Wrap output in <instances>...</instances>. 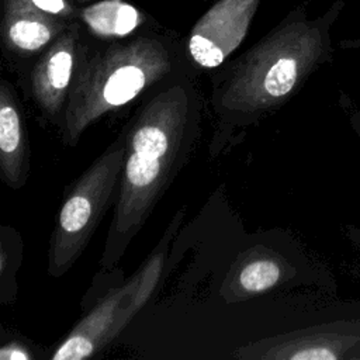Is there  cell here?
Segmentation results:
<instances>
[{
    "label": "cell",
    "mask_w": 360,
    "mask_h": 360,
    "mask_svg": "<svg viewBox=\"0 0 360 360\" xmlns=\"http://www.w3.org/2000/svg\"><path fill=\"white\" fill-rule=\"evenodd\" d=\"M195 110L180 86L155 96L127 132V150L112 221L101 256L104 269L115 266L139 232L191 148Z\"/></svg>",
    "instance_id": "1"
},
{
    "label": "cell",
    "mask_w": 360,
    "mask_h": 360,
    "mask_svg": "<svg viewBox=\"0 0 360 360\" xmlns=\"http://www.w3.org/2000/svg\"><path fill=\"white\" fill-rule=\"evenodd\" d=\"M345 3L336 0L316 20L298 13L239 65L218 97V105L225 112L257 115L287 103L321 65L332 62L330 28Z\"/></svg>",
    "instance_id": "2"
},
{
    "label": "cell",
    "mask_w": 360,
    "mask_h": 360,
    "mask_svg": "<svg viewBox=\"0 0 360 360\" xmlns=\"http://www.w3.org/2000/svg\"><path fill=\"white\" fill-rule=\"evenodd\" d=\"M166 68V58L149 45L129 46L93 62L79 75L68 96L65 142L73 146L86 128L136 98Z\"/></svg>",
    "instance_id": "3"
},
{
    "label": "cell",
    "mask_w": 360,
    "mask_h": 360,
    "mask_svg": "<svg viewBox=\"0 0 360 360\" xmlns=\"http://www.w3.org/2000/svg\"><path fill=\"white\" fill-rule=\"evenodd\" d=\"M127 150L120 136L73 184L59 210L51 236L48 271L60 277L76 263L118 191Z\"/></svg>",
    "instance_id": "4"
},
{
    "label": "cell",
    "mask_w": 360,
    "mask_h": 360,
    "mask_svg": "<svg viewBox=\"0 0 360 360\" xmlns=\"http://www.w3.org/2000/svg\"><path fill=\"white\" fill-rule=\"evenodd\" d=\"M271 360H360V319H340L294 330L238 353Z\"/></svg>",
    "instance_id": "5"
},
{
    "label": "cell",
    "mask_w": 360,
    "mask_h": 360,
    "mask_svg": "<svg viewBox=\"0 0 360 360\" xmlns=\"http://www.w3.org/2000/svg\"><path fill=\"white\" fill-rule=\"evenodd\" d=\"M138 283L135 274L124 285L111 290L56 347L52 360H83L101 350L131 321L129 302Z\"/></svg>",
    "instance_id": "6"
},
{
    "label": "cell",
    "mask_w": 360,
    "mask_h": 360,
    "mask_svg": "<svg viewBox=\"0 0 360 360\" xmlns=\"http://www.w3.org/2000/svg\"><path fill=\"white\" fill-rule=\"evenodd\" d=\"M231 6L212 10L190 38L188 51L202 68L219 66L246 32L250 14L246 11L248 6L242 11H236L235 4Z\"/></svg>",
    "instance_id": "7"
},
{
    "label": "cell",
    "mask_w": 360,
    "mask_h": 360,
    "mask_svg": "<svg viewBox=\"0 0 360 360\" xmlns=\"http://www.w3.org/2000/svg\"><path fill=\"white\" fill-rule=\"evenodd\" d=\"M0 170L4 183L14 190L25 184L30 172L24 115L6 80L0 87Z\"/></svg>",
    "instance_id": "8"
},
{
    "label": "cell",
    "mask_w": 360,
    "mask_h": 360,
    "mask_svg": "<svg viewBox=\"0 0 360 360\" xmlns=\"http://www.w3.org/2000/svg\"><path fill=\"white\" fill-rule=\"evenodd\" d=\"M73 73L70 46H58L35 69L32 75V97L44 115L53 118L68 100V89Z\"/></svg>",
    "instance_id": "9"
},
{
    "label": "cell",
    "mask_w": 360,
    "mask_h": 360,
    "mask_svg": "<svg viewBox=\"0 0 360 360\" xmlns=\"http://www.w3.org/2000/svg\"><path fill=\"white\" fill-rule=\"evenodd\" d=\"M298 274L295 263H288L284 257L256 259L245 264L238 276V283L245 292H263L280 281L294 278Z\"/></svg>",
    "instance_id": "10"
},
{
    "label": "cell",
    "mask_w": 360,
    "mask_h": 360,
    "mask_svg": "<svg viewBox=\"0 0 360 360\" xmlns=\"http://www.w3.org/2000/svg\"><path fill=\"white\" fill-rule=\"evenodd\" d=\"M87 24L101 35H125L138 24L136 10L121 1H103L84 11Z\"/></svg>",
    "instance_id": "11"
},
{
    "label": "cell",
    "mask_w": 360,
    "mask_h": 360,
    "mask_svg": "<svg viewBox=\"0 0 360 360\" xmlns=\"http://www.w3.org/2000/svg\"><path fill=\"white\" fill-rule=\"evenodd\" d=\"M11 42L21 51H38L51 39L49 28L34 20H18L8 30Z\"/></svg>",
    "instance_id": "12"
},
{
    "label": "cell",
    "mask_w": 360,
    "mask_h": 360,
    "mask_svg": "<svg viewBox=\"0 0 360 360\" xmlns=\"http://www.w3.org/2000/svg\"><path fill=\"white\" fill-rule=\"evenodd\" d=\"M163 256H165V250L156 249V252L149 257L146 266L139 273H136L138 283L129 302V312L132 316L141 309V307L146 302L153 288L156 287L158 278L162 270Z\"/></svg>",
    "instance_id": "13"
},
{
    "label": "cell",
    "mask_w": 360,
    "mask_h": 360,
    "mask_svg": "<svg viewBox=\"0 0 360 360\" xmlns=\"http://www.w3.org/2000/svg\"><path fill=\"white\" fill-rule=\"evenodd\" d=\"M339 105L347 118L349 127L360 141V107L352 100L350 96H347L343 91L339 93ZM345 233L347 239L352 242L353 248L360 255V226L345 225Z\"/></svg>",
    "instance_id": "14"
},
{
    "label": "cell",
    "mask_w": 360,
    "mask_h": 360,
    "mask_svg": "<svg viewBox=\"0 0 360 360\" xmlns=\"http://www.w3.org/2000/svg\"><path fill=\"white\" fill-rule=\"evenodd\" d=\"M31 354L24 346L17 343L4 345L0 349V360H30Z\"/></svg>",
    "instance_id": "15"
},
{
    "label": "cell",
    "mask_w": 360,
    "mask_h": 360,
    "mask_svg": "<svg viewBox=\"0 0 360 360\" xmlns=\"http://www.w3.org/2000/svg\"><path fill=\"white\" fill-rule=\"evenodd\" d=\"M32 1L37 7L48 13H59L65 7L63 0H32Z\"/></svg>",
    "instance_id": "16"
},
{
    "label": "cell",
    "mask_w": 360,
    "mask_h": 360,
    "mask_svg": "<svg viewBox=\"0 0 360 360\" xmlns=\"http://www.w3.org/2000/svg\"><path fill=\"white\" fill-rule=\"evenodd\" d=\"M340 49H360V38H349L342 39L339 42Z\"/></svg>",
    "instance_id": "17"
}]
</instances>
